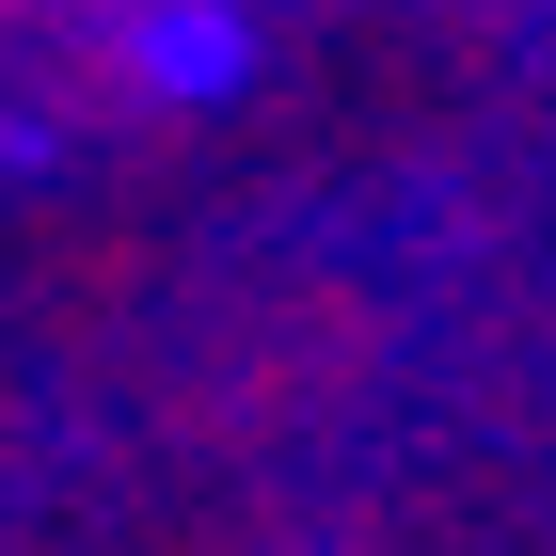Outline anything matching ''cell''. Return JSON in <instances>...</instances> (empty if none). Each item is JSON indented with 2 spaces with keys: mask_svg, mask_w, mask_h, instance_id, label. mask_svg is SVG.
<instances>
[{
  "mask_svg": "<svg viewBox=\"0 0 556 556\" xmlns=\"http://www.w3.org/2000/svg\"><path fill=\"white\" fill-rule=\"evenodd\" d=\"M143 80H160V96H223V80H239V16H223V0L143 16Z\"/></svg>",
  "mask_w": 556,
  "mask_h": 556,
  "instance_id": "obj_1",
  "label": "cell"
}]
</instances>
